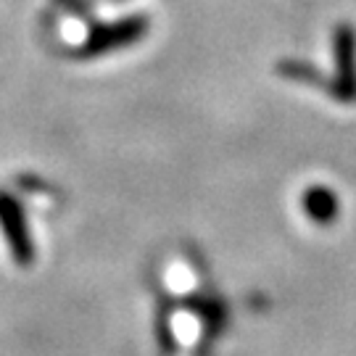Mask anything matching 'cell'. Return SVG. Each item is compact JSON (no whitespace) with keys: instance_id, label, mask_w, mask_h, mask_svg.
<instances>
[{"instance_id":"cell-1","label":"cell","mask_w":356,"mask_h":356,"mask_svg":"<svg viewBox=\"0 0 356 356\" xmlns=\"http://www.w3.org/2000/svg\"><path fill=\"white\" fill-rule=\"evenodd\" d=\"M0 229H3V238L8 243V251L16 259V264L29 267L35 259V245L29 238L24 211H22L19 201L8 193H0Z\"/></svg>"},{"instance_id":"cell-2","label":"cell","mask_w":356,"mask_h":356,"mask_svg":"<svg viewBox=\"0 0 356 356\" xmlns=\"http://www.w3.org/2000/svg\"><path fill=\"white\" fill-rule=\"evenodd\" d=\"M304 209L306 214L312 216L319 225H327L335 219V211H338V201L330 191L325 188H314V191H306L304 195Z\"/></svg>"}]
</instances>
